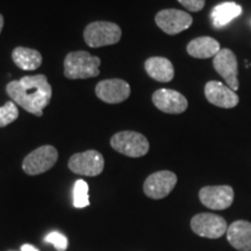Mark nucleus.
Wrapping results in <instances>:
<instances>
[{"label": "nucleus", "mask_w": 251, "mask_h": 251, "mask_svg": "<svg viewBox=\"0 0 251 251\" xmlns=\"http://www.w3.org/2000/svg\"><path fill=\"white\" fill-rule=\"evenodd\" d=\"M121 28L114 23L96 21L87 25L84 29V40L91 48L112 46L121 39Z\"/></svg>", "instance_id": "nucleus-3"}, {"label": "nucleus", "mask_w": 251, "mask_h": 251, "mask_svg": "<svg viewBox=\"0 0 251 251\" xmlns=\"http://www.w3.org/2000/svg\"><path fill=\"white\" fill-rule=\"evenodd\" d=\"M213 67L222 77V79L226 81V85L236 92L238 87H240V83H238V62L236 55L230 49H221L213 57Z\"/></svg>", "instance_id": "nucleus-8"}, {"label": "nucleus", "mask_w": 251, "mask_h": 251, "mask_svg": "<svg viewBox=\"0 0 251 251\" xmlns=\"http://www.w3.org/2000/svg\"><path fill=\"white\" fill-rule=\"evenodd\" d=\"M205 96L208 102L220 108H234L240 102V97L237 93L218 80H211L206 84Z\"/></svg>", "instance_id": "nucleus-13"}, {"label": "nucleus", "mask_w": 251, "mask_h": 251, "mask_svg": "<svg viewBox=\"0 0 251 251\" xmlns=\"http://www.w3.org/2000/svg\"><path fill=\"white\" fill-rule=\"evenodd\" d=\"M111 146L118 152L128 157H142L149 151V141L144 135L137 131L126 130L113 135Z\"/></svg>", "instance_id": "nucleus-4"}, {"label": "nucleus", "mask_w": 251, "mask_h": 251, "mask_svg": "<svg viewBox=\"0 0 251 251\" xmlns=\"http://www.w3.org/2000/svg\"><path fill=\"white\" fill-rule=\"evenodd\" d=\"M152 102L161 112L181 114L188 107L187 99L180 92L171 89H159L152 94Z\"/></svg>", "instance_id": "nucleus-12"}, {"label": "nucleus", "mask_w": 251, "mask_h": 251, "mask_svg": "<svg viewBox=\"0 0 251 251\" xmlns=\"http://www.w3.org/2000/svg\"><path fill=\"white\" fill-rule=\"evenodd\" d=\"M45 241L47 243L52 244L55 247V249L57 251H65L68 249L69 241L65 235L58 231H51L45 237Z\"/></svg>", "instance_id": "nucleus-22"}, {"label": "nucleus", "mask_w": 251, "mask_h": 251, "mask_svg": "<svg viewBox=\"0 0 251 251\" xmlns=\"http://www.w3.org/2000/svg\"><path fill=\"white\" fill-rule=\"evenodd\" d=\"M199 199L203 206L214 211H222L231 206L234 201V190L229 185L205 186L200 190Z\"/></svg>", "instance_id": "nucleus-11"}, {"label": "nucleus", "mask_w": 251, "mask_h": 251, "mask_svg": "<svg viewBox=\"0 0 251 251\" xmlns=\"http://www.w3.org/2000/svg\"><path fill=\"white\" fill-rule=\"evenodd\" d=\"M68 166L76 175L96 177L103 171L105 159L101 153L97 150H87V151L72 155L69 159Z\"/></svg>", "instance_id": "nucleus-6"}, {"label": "nucleus", "mask_w": 251, "mask_h": 251, "mask_svg": "<svg viewBox=\"0 0 251 251\" xmlns=\"http://www.w3.org/2000/svg\"><path fill=\"white\" fill-rule=\"evenodd\" d=\"M89 205V185L83 179L77 180L74 186V206L76 208H84Z\"/></svg>", "instance_id": "nucleus-20"}, {"label": "nucleus", "mask_w": 251, "mask_h": 251, "mask_svg": "<svg viewBox=\"0 0 251 251\" xmlns=\"http://www.w3.org/2000/svg\"><path fill=\"white\" fill-rule=\"evenodd\" d=\"M242 7L234 1H227L216 5L211 12L213 26L215 28L226 27L234 19L240 17L242 14Z\"/></svg>", "instance_id": "nucleus-18"}, {"label": "nucleus", "mask_w": 251, "mask_h": 251, "mask_svg": "<svg viewBox=\"0 0 251 251\" xmlns=\"http://www.w3.org/2000/svg\"><path fill=\"white\" fill-rule=\"evenodd\" d=\"M228 242L236 250L251 251V222L237 220L227 229Z\"/></svg>", "instance_id": "nucleus-15"}, {"label": "nucleus", "mask_w": 251, "mask_h": 251, "mask_svg": "<svg viewBox=\"0 0 251 251\" xmlns=\"http://www.w3.org/2000/svg\"><path fill=\"white\" fill-rule=\"evenodd\" d=\"M144 68L149 77L159 83H169L175 77L174 65L165 57H150L144 63Z\"/></svg>", "instance_id": "nucleus-16"}, {"label": "nucleus", "mask_w": 251, "mask_h": 251, "mask_svg": "<svg viewBox=\"0 0 251 251\" xmlns=\"http://www.w3.org/2000/svg\"><path fill=\"white\" fill-rule=\"evenodd\" d=\"M156 25L169 35H176L188 29L193 24L192 15L176 8L162 9L155 17Z\"/></svg>", "instance_id": "nucleus-9"}, {"label": "nucleus", "mask_w": 251, "mask_h": 251, "mask_svg": "<svg viewBox=\"0 0 251 251\" xmlns=\"http://www.w3.org/2000/svg\"><path fill=\"white\" fill-rule=\"evenodd\" d=\"M21 251H40V250L34 246H31V244H24V246L21 247Z\"/></svg>", "instance_id": "nucleus-24"}, {"label": "nucleus", "mask_w": 251, "mask_h": 251, "mask_svg": "<svg viewBox=\"0 0 251 251\" xmlns=\"http://www.w3.org/2000/svg\"><path fill=\"white\" fill-rule=\"evenodd\" d=\"M19 117V109L14 101H7L0 107V128L14 122Z\"/></svg>", "instance_id": "nucleus-21"}, {"label": "nucleus", "mask_w": 251, "mask_h": 251, "mask_svg": "<svg viewBox=\"0 0 251 251\" xmlns=\"http://www.w3.org/2000/svg\"><path fill=\"white\" fill-rule=\"evenodd\" d=\"M12 58L18 68L25 71L36 70L42 64V56L37 50L18 47L12 52Z\"/></svg>", "instance_id": "nucleus-19"}, {"label": "nucleus", "mask_w": 251, "mask_h": 251, "mask_svg": "<svg viewBox=\"0 0 251 251\" xmlns=\"http://www.w3.org/2000/svg\"><path fill=\"white\" fill-rule=\"evenodd\" d=\"M180 5H183L187 11L199 12L205 7L206 0H178Z\"/></svg>", "instance_id": "nucleus-23"}, {"label": "nucleus", "mask_w": 251, "mask_h": 251, "mask_svg": "<svg viewBox=\"0 0 251 251\" xmlns=\"http://www.w3.org/2000/svg\"><path fill=\"white\" fill-rule=\"evenodd\" d=\"M99 57L87 51L69 52L64 59V75L69 79H86L99 76Z\"/></svg>", "instance_id": "nucleus-2"}, {"label": "nucleus", "mask_w": 251, "mask_h": 251, "mask_svg": "<svg viewBox=\"0 0 251 251\" xmlns=\"http://www.w3.org/2000/svg\"><path fill=\"white\" fill-rule=\"evenodd\" d=\"M191 228L197 235L206 238H220L227 233V221L213 213H200L191 220Z\"/></svg>", "instance_id": "nucleus-7"}, {"label": "nucleus", "mask_w": 251, "mask_h": 251, "mask_svg": "<svg viewBox=\"0 0 251 251\" xmlns=\"http://www.w3.org/2000/svg\"><path fill=\"white\" fill-rule=\"evenodd\" d=\"M187 54L194 58H211L221 50L220 43L211 36H200L187 45Z\"/></svg>", "instance_id": "nucleus-17"}, {"label": "nucleus", "mask_w": 251, "mask_h": 251, "mask_svg": "<svg viewBox=\"0 0 251 251\" xmlns=\"http://www.w3.org/2000/svg\"><path fill=\"white\" fill-rule=\"evenodd\" d=\"M96 94L100 100L107 103H120L130 96V86L122 79H105L96 86Z\"/></svg>", "instance_id": "nucleus-14"}, {"label": "nucleus", "mask_w": 251, "mask_h": 251, "mask_svg": "<svg viewBox=\"0 0 251 251\" xmlns=\"http://www.w3.org/2000/svg\"><path fill=\"white\" fill-rule=\"evenodd\" d=\"M2 27H4V17H2V15L0 14V33H1Z\"/></svg>", "instance_id": "nucleus-25"}, {"label": "nucleus", "mask_w": 251, "mask_h": 251, "mask_svg": "<svg viewBox=\"0 0 251 251\" xmlns=\"http://www.w3.org/2000/svg\"><path fill=\"white\" fill-rule=\"evenodd\" d=\"M58 159V151L52 146H42L25 157L23 170L29 176H37L50 170Z\"/></svg>", "instance_id": "nucleus-5"}, {"label": "nucleus", "mask_w": 251, "mask_h": 251, "mask_svg": "<svg viewBox=\"0 0 251 251\" xmlns=\"http://www.w3.org/2000/svg\"><path fill=\"white\" fill-rule=\"evenodd\" d=\"M177 180V176L171 171L155 172L144 181V194L151 199H163L172 192Z\"/></svg>", "instance_id": "nucleus-10"}, {"label": "nucleus", "mask_w": 251, "mask_h": 251, "mask_svg": "<svg viewBox=\"0 0 251 251\" xmlns=\"http://www.w3.org/2000/svg\"><path fill=\"white\" fill-rule=\"evenodd\" d=\"M6 92L12 101L37 117H42L43 108L49 105L52 96L51 85L45 75L25 76L19 80L9 81Z\"/></svg>", "instance_id": "nucleus-1"}]
</instances>
